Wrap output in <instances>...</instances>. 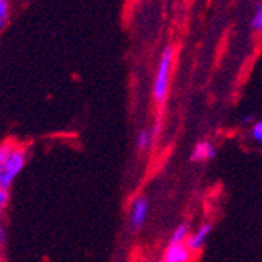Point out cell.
<instances>
[{
    "label": "cell",
    "mask_w": 262,
    "mask_h": 262,
    "mask_svg": "<svg viewBox=\"0 0 262 262\" xmlns=\"http://www.w3.org/2000/svg\"><path fill=\"white\" fill-rule=\"evenodd\" d=\"M29 146L14 138L0 143V188L10 190L17 176L26 168Z\"/></svg>",
    "instance_id": "cell-1"
},
{
    "label": "cell",
    "mask_w": 262,
    "mask_h": 262,
    "mask_svg": "<svg viewBox=\"0 0 262 262\" xmlns=\"http://www.w3.org/2000/svg\"><path fill=\"white\" fill-rule=\"evenodd\" d=\"M174 61V47L165 46L159 57V63L156 68V74L152 79V99L157 105H163L168 99L171 73Z\"/></svg>",
    "instance_id": "cell-2"
},
{
    "label": "cell",
    "mask_w": 262,
    "mask_h": 262,
    "mask_svg": "<svg viewBox=\"0 0 262 262\" xmlns=\"http://www.w3.org/2000/svg\"><path fill=\"white\" fill-rule=\"evenodd\" d=\"M149 215V203L145 196H135L130 203L129 210V225L132 229H141L145 226Z\"/></svg>",
    "instance_id": "cell-3"
},
{
    "label": "cell",
    "mask_w": 262,
    "mask_h": 262,
    "mask_svg": "<svg viewBox=\"0 0 262 262\" xmlns=\"http://www.w3.org/2000/svg\"><path fill=\"white\" fill-rule=\"evenodd\" d=\"M212 229H213V226L210 223H203L195 231H190L187 241H185V247L190 251H192L193 254L195 253H200L204 248V245L207 244L209 237L212 234Z\"/></svg>",
    "instance_id": "cell-4"
},
{
    "label": "cell",
    "mask_w": 262,
    "mask_h": 262,
    "mask_svg": "<svg viewBox=\"0 0 262 262\" xmlns=\"http://www.w3.org/2000/svg\"><path fill=\"white\" fill-rule=\"evenodd\" d=\"M192 260H193V253L185 247V244H178V245L168 244V247L165 248L163 262H192Z\"/></svg>",
    "instance_id": "cell-5"
},
{
    "label": "cell",
    "mask_w": 262,
    "mask_h": 262,
    "mask_svg": "<svg viewBox=\"0 0 262 262\" xmlns=\"http://www.w3.org/2000/svg\"><path fill=\"white\" fill-rule=\"evenodd\" d=\"M215 156H217L215 146H213L209 140H201L195 145L192 154H190V159H192V162H195V163H203V162L212 160Z\"/></svg>",
    "instance_id": "cell-6"
},
{
    "label": "cell",
    "mask_w": 262,
    "mask_h": 262,
    "mask_svg": "<svg viewBox=\"0 0 262 262\" xmlns=\"http://www.w3.org/2000/svg\"><path fill=\"white\" fill-rule=\"evenodd\" d=\"M188 234H190V225H188V223H179V225L174 228V231L171 232V235H170V242H168V244H171V245L185 244Z\"/></svg>",
    "instance_id": "cell-7"
},
{
    "label": "cell",
    "mask_w": 262,
    "mask_h": 262,
    "mask_svg": "<svg viewBox=\"0 0 262 262\" xmlns=\"http://www.w3.org/2000/svg\"><path fill=\"white\" fill-rule=\"evenodd\" d=\"M152 141H154V138H152L151 132H149V130H146V129H141V130L137 134L135 146H137V149H138L140 152H146V151L151 148Z\"/></svg>",
    "instance_id": "cell-8"
},
{
    "label": "cell",
    "mask_w": 262,
    "mask_h": 262,
    "mask_svg": "<svg viewBox=\"0 0 262 262\" xmlns=\"http://www.w3.org/2000/svg\"><path fill=\"white\" fill-rule=\"evenodd\" d=\"M11 20V4L8 0H0V33H2Z\"/></svg>",
    "instance_id": "cell-9"
},
{
    "label": "cell",
    "mask_w": 262,
    "mask_h": 262,
    "mask_svg": "<svg viewBox=\"0 0 262 262\" xmlns=\"http://www.w3.org/2000/svg\"><path fill=\"white\" fill-rule=\"evenodd\" d=\"M250 27H251V30H254L256 33H260V30H262V5H260V4L256 5V10H254L253 14H251Z\"/></svg>",
    "instance_id": "cell-10"
},
{
    "label": "cell",
    "mask_w": 262,
    "mask_h": 262,
    "mask_svg": "<svg viewBox=\"0 0 262 262\" xmlns=\"http://www.w3.org/2000/svg\"><path fill=\"white\" fill-rule=\"evenodd\" d=\"M250 138H251V141L260 145V141H262V121L260 120L254 121L250 126Z\"/></svg>",
    "instance_id": "cell-11"
},
{
    "label": "cell",
    "mask_w": 262,
    "mask_h": 262,
    "mask_svg": "<svg viewBox=\"0 0 262 262\" xmlns=\"http://www.w3.org/2000/svg\"><path fill=\"white\" fill-rule=\"evenodd\" d=\"M8 203H10V190L0 188V215H2L4 210L7 209Z\"/></svg>",
    "instance_id": "cell-12"
},
{
    "label": "cell",
    "mask_w": 262,
    "mask_h": 262,
    "mask_svg": "<svg viewBox=\"0 0 262 262\" xmlns=\"http://www.w3.org/2000/svg\"><path fill=\"white\" fill-rule=\"evenodd\" d=\"M4 241H5V228L2 223V215H0V247H2Z\"/></svg>",
    "instance_id": "cell-13"
},
{
    "label": "cell",
    "mask_w": 262,
    "mask_h": 262,
    "mask_svg": "<svg viewBox=\"0 0 262 262\" xmlns=\"http://www.w3.org/2000/svg\"><path fill=\"white\" fill-rule=\"evenodd\" d=\"M254 123V115H245L244 118H242V124H253Z\"/></svg>",
    "instance_id": "cell-14"
},
{
    "label": "cell",
    "mask_w": 262,
    "mask_h": 262,
    "mask_svg": "<svg viewBox=\"0 0 262 262\" xmlns=\"http://www.w3.org/2000/svg\"><path fill=\"white\" fill-rule=\"evenodd\" d=\"M0 262H5V260H4V259H2V257H0Z\"/></svg>",
    "instance_id": "cell-15"
}]
</instances>
